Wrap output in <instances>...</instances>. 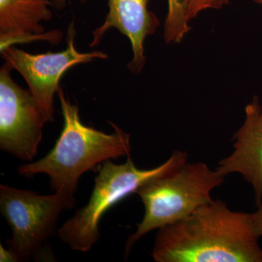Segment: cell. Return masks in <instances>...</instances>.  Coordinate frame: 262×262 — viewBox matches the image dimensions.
<instances>
[{
  "label": "cell",
  "instance_id": "cell-1",
  "mask_svg": "<svg viewBox=\"0 0 262 262\" xmlns=\"http://www.w3.org/2000/svg\"><path fill=\"white\" fill-rule=\"evenodd\" d=\"M252 213L233 211L216 200L158 229L157 262H262Z\"/></svg>",
  "mask_w": 262,
  "mask_h": 262
},
{
  "label": "cell",
  "instance_id": "cell-2",
  "mask_svg": "<svg viewBox=\"0 0 262 262\" xmlns=\"http://www.w3.org/2000/svg\"><path fill=\"white\" fill-rule=\"evenodd\" d=\"M63 127L54 147L38 161L20 165L18 173L26 178L46 174L55 192L74 194L82 174L106 160L130 156V136L115 124L112 134H105L81 122L79 107L71 103L61 87L57 92Z\"/></svg>",
  "mask_w": 262,
  "mask_h": 262
},
{
  "label": "cell",
  "instance_id": "cell-3",
  "mask_svg": "<svg viewBox=\"0 0 262 262\" xmlns=\"http://www.w3.org/2000/svg\"><path fill=\"white\" fill-rule=\"evenodd\" d=\"M187 160V153L175 150L165 163L148 170L138 168L130 156L123 164H115L111 160L103 162L95 178L89 203L58 229V237L73 251L87 252L101 237L99 222L110 208L149 181L180 168Z\"/></svg>",
  "mask_w": 262,
  "mask_h": 262
},
{
  "label": "cell",
  "instance_id": "cell-4",
  "mask_svg": "<svg viewBox=\"0 0 262 262\" xmlns=\"http://www.w3.org/2000/svg\"><path fill=\"white\" fill-rule=\"evenodd\" d=\"M225 176L206 163H186L171 173L152 179L138 189L144 206V215L135 232L127 239L125 258L145 234L175 223L211 201V193L225 181Z\"/></svg>",
  "mask_w": 262,
  "mask_h": 262
},
{
  "label": "cell",
  "instance_id": "cell-5",
  "mask_svg": "<svg viewBox=\"0 0 262 262\" xmlns=\"http://www.w3.org/2000/svg\"><path fill=\"white\" fill-rule=\"evenodd\" d=\"M74 194L58 191L42 195L32 191L0 185V212L12 229L7 249L15 261L40 256L45 244L56 233L62 212L75 206Z\"/></svg>",
  "mask_w": 262,
  "mask_h": 262
},
{
  "label": "cell",
  "instance_id": "cell-6",
  "mask_svg": "<svg viewBox=\"0 0 262 262\" xmlns=\"http://www.w3.org/2000/svg\"><path fill=\"white\" fill-rule=\"evenodd\" d=\"M75 24L72 22L69 26L64 51L31 54L11 46L1 52L5 62L18 72L27 82L29 92L35 99L46 122L54 120V96L66 72L80 63H89L98 58H108L107 55L101 51L85 53L77 51L75 46Z\"/></svg>",
  "mask_w": 262,
  "mask_h": 262
},
{
  "label": "cell",
  "instance_id": "cell-7",
  "mask_svg": "<svg viewBox=\"0 0 262 262\" xmlns=\"http://www.w3.org/2000/svg\"><path fill=\"white\" fill-rule=\"evenodd\" d=\"M13 70L7 62L0 70V149L31 163L46 122L29 91L12 79Z\"/></svg>",
  "mask_w": 262,
  "mask_h": 262
},
{
  "label": "cell",
  "instance_id": "cell-8",
  "mask_svg": "<svg viewBox=\"0 0 262 262\" xmlns=\"http://www.w3.org/2000/svg\"><path fill=\"white\" fill-rule=\"evenodd\" d=\"M234 151L215 168L224 176L237 173L251 186L255 201L262 206V103L257 96L246 107L244 125L234 134Z\"/></svg>",
  "mask_w": 262,
  "mask_h": 262
},
{
  "label": "cell",
  "instance_id": "cell-9",
  "mask_svg": "<svg viewBox=\"0 0 262 262\" xmlns=\"http://www.w3.org/2000/svg\"><path fill=\"white\" fill-rule=\"evenodd\" d=\"M149 0H108V12L104 23L92 32L91 48L98 46L106 32L117 29L128 38L132 47V60L127 65L130 72L140 73L146 63L144 41L156 32L158 17L148 9Z\"/></svg>",
  "mask_w": 262,
  "mask_h": 262
},
{
  "label": "cell",
  "instance_id": "cell-10",
  "mask_svg": "<svg viewBox=\"0 0 262 262\" xmlns=\"http://www.w3.org/2000/svg\"><path fill=\"white\" fill-rule=\"evenodd\" d=\"M51 4L50 0H0V51L37 39L59 43L62 33H46L41 24L53 17Z\"/></svg>",
  "mask_w": 262,
  "mask_h": 262
},
{
  "label": "cell",
  "instance_id": "cell-11",
  "mask_svg": "<svg viewBox=\"0 0 262 262\" xmlns=\"http://www.w3.org/2000/svg\"><path fill=\"white\" fill-rule=\"evenodd\" d=\"M168 14L165 19L164 38L167 43H178L191 28L188 25L186 0H167Z\"/></svg>",
  "mask_w": 262,
  "mask_h": 262
},
{
  "label": "cell",
  "instance_id": "cell-12",
  "mask_svg": "<svg viewBox=\"0 0 262 262\" xmlns=\"http://www.w3.org/2000/svg\"><path fill=\"white\" fill-rule=\"evenodd\" d=\"M229 3V0H186L188 20L196 18L203 10L220 9Z\"/></svg>",
  "mask_w": 262,
  "mask_h": 262
},
{
  "label": "cell",
  "instance_id": "cell-13",
  "mask_svg": "<svg viewBox=\"0 0 262 262\" xmlns=\"http://www.w3.org/2000/svg\"><path fill=\"white\" fill-rule=\"evenodd\" d=\"M252 216L256 232L259 237H262V206L258 207L257 211L252 213Z\"/></svg>",
  "mask_w": 262,
  "mask_h": 262
},
{
  "label": "cell",
  "instance_id": "cell-14",
  "mask_svg": "<svg viewBox=\"0 0 262 262\" xmlns=\"http://www.w3.org/2000/svg\"><path fill=\"white\" fill-rule=\"evenodd\" d=\"M0 261H15L10 251L7 248H3V245H0Z\"/></svg>",
  "mask_w": 262,
  "mask_h": 262
},
{
  "label": "cell",
  "instance_id": "cell-15",
  "mask_svg": "<svg viewBox=\"0 0 262 262\" xmlns=\"http://www.w3.org/2000/svg\"><path fill=\"white\" fill-rule=\"evenodd\" d=\"M51 3L53 6L56 7L58 9H63L65 7L67 0H50ZM82 3H84L86 0H80Z\"/></svg>",
  "mask_w": 262,
  "mask_h": 262
},
{
  "label": "cell",
  "instance_id": "cell-16",
  "mask_svg": "<svg viewBox=\"0 0 262 262\" xmlns=\"http://www.w3.org/2000/svg\"><path fill=\"white\" fill-rule=\"evenodd\" d=\"M251 1L254 2L255 3H257V4L262 6V0H251Z\"/></svg>",
  "mask_w": 262,
  "mask_h": 262
}]
</instances>
